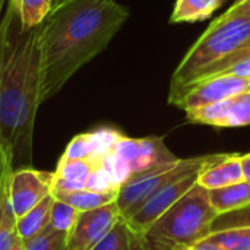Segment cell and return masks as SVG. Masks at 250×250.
<instances>
[{
  "instance_id": "obj_8",
  "label": "cell",
  "mask_w": 250,
  "mask_h": 250,
  "mask_svg": "<svg viewBox=\"0 0 250 250\" xmlns=\"http://www.w3.org/2000/svg\"><path fill=\"white\" fill-rule=\"evenodd\" d=\"M113 151L127 163L132 174H139L177 160L160 136L127 138L123 135Z\"/></svg>"
},
{
  "instance_id": "obj_25",
  "label": "cell",
  "mask_w": 250,
  "mask_h": 250,
  "mask_svg": "<svg viewBox=\"0 0 250 250\" xmlns=\"http://www.w3.org/2000/svg\"><path fill=\"white\" fill-rule=\"evenodd\" d=\"M89 135L94 142V154L91 157L97 160H101L105 154L111 152L119 139L123 136V133L114 127H98L89 132Z\"/></svg>"
},
{
  "instance_id": "obj_19",
  "label": "cell",
  "mask_w": 250,
  "mask_h": 250,
  "mask_svg": "<svg viewBox=\"0 0 250 250\" xmlns=\"http://www.w3.org/2000/svg\"><path fill=\"white\" fill-rule=\"evenodd\" d=\"M101 164V160L97 158H85V160H66L60 157L57 163V168L54 171V177L64 179L86 188V180L89 174Z\"/></svg>"
},
{
  "instance_id": "obj_17",
  "label": "cell",
  "mask_w": 250,
  "mask_h": 250,
  "mask_svg": "<svg viewBox=\"0 0 250 250\" xmlns=\"http://www.w3.org/2000/svg\"><path fill=\"white\" fill-rule=\"evenodd\" d=\"M25 29L41 25L53 10L51 0H9Z\"/></svg>"
},
{
  "instance_id": "obj_18",
  "label": "cell",
  "mask_w": 250,
  "mask_h": 250,
  "mask_svg": "<svg viewBox=\"0 0 250 250\" xmlns=\"http://www.w3.org/2000/svg\"><path fill=\"white\" fill-rule=\"evenodd\" d=\"M117 195H119L117 192L100 193V192H92V190L83 189V190H78V192H72V193H56V195H53V198L73 207L79 212H85V211L97 209L100 207L116 202Z\"/></svg>"
},
{
  "instance_id": "obj_36",
  "label": "cell",
  "mask_w": 250,
  "mask_h": 250,
  "mask_svg": "<svg viewBox=\"0 0 250 250\" xmlns=\"http://www.w3.org/2000/svg\"><path fill=\"white\" fill-rule=\"evenodd\" d=\"M4 1H6V0H0V13H1V7H3V4H4Z\"/></svg>"
},
{
  "instance_id": "obj_12",
  "label": "cell",
  "mask_w": 250,
  "mask_h": 250,
  "mask_svg": "<svg viewBox=\"0 0 250 250\" xmlns=\"http://www.w3.org/2000/svg\"><path fill=\"white\" fill-rule=\"evenodd\" d=\"M243 180V170L239 154H227L220 161L204 168L198 176V183L207 190L230 186Z\"/></svg>"
},
{
  "instance_id": "obj_5",
  "label": "cell",
  "mask_w": 250,
  "mask_h": 250,
  "mask_svg": "<svg viewBox=\"0 0 250 250\" xmlns=\"http://www.w3.org/2000/svg\"><path fill=\"white\" fill-rule=\"evenodd\" d=\"M226 155L227 154H211L192 158H177L173 163L151 168L139 174H133L120 188L116 199L122 218H130L155 192H158L166 185L192 173H199Z\"/></svg>"
},
{
  "instance_id": "obj_2",
  "label": "cell",
  "mask_w": 250,
  "mask_h": 250,
  "mask_svg": "<svg viewBox=\"0 0 250 250\" xmlns=\"http://www.w3.org/2000/svg\"><path fill=\"white\" fill-rule=\"evenodd\" d=\"M129 18L117 0H67L41 23V100L56 95L88 62L107 48Z\"/></svg>"
},
{
  "instance_id": "obj_11",
  "label": "cell",
  "mask_w": 250,
  "mask_h": 250,
  "mask_svg": "<svg viewBox=\"0 0 250 250\" xmlns=\"http://www.w3.org/2000/svg\"><path fill=\"white\" fill-rule=\"evenodd\" d=\"M186 119L195 125H207L214 127L250 126V91L212 105L186 111Z\"/></svg>"
},
{
  "instance_id": "obj_29",
  "label": "cell",
  "mask_w": 250,
  "mask_h": 250,
  "mask_svg": "<svg viewBox=\"0 0 250 250\" xmlns=\"http://www.w3.org/2000/svg\"><path fill=\"white\" fill-rule=\"evenodd\" d=\"M246 56H250V38L240 47V48H237L236 51H233L231 54H229L227 57H224L223 60H220L218 63H215L214 66H211L198 81H202V79H207V78H211V76H215V75H218V73H221L226 67H229L230 64H233L234 62H237V60H240V59H243V57H246ZM196 81V82H198Z\"/></svg>"
},
{
  "instance_id": "obj_4",
  "label": "cell",
  "mask_w": 250,
  "mask_h": 250,
  "mask_svg": "<svg viewBox=\"0 0 250 250\" xmlns=\"http://www.w3.org/2000/svg\"><path fill=\"white\" fill-rule=\"evenodd\" d=\"M250 38V18H217L179 63L170 82L168 101L195 83L211 66L240 48Z\"/></svg>"
},
{
  "instance_id": "obj_28",
  "label": "cell",
  "mask_w": 250,
  "mask_h": 250,
  "mask_svg": "<svg viewBox=\"0 0 250 250\" xmlns=\"http://www.w3.org/2000/svg\"><path fill=\"white\" fill-rule=\"evenodd\" d=\"M86 189L92 190V192H100V193H111V192L119 193V189L113 185L110 173L105 170V167L103 164H100L89 174V177L86 180Z\"/></svg>"
},
{
  "instance_id": "obj_33",
  "label": "cell",
  "mask_w": 250,
  "mask_h": 250,
  "mask_svg": "<svg viewBox=\"0 0 250 250\" xmlns=\"http://www.w3.org/2000/svg\"><path fill=\"white\" fill-rule=\"evenodd\" d=\"M176 250H221L218 249L217 246H212L209 243H204V242H196L195 245L190 246H185V248H179Z\"/></svg>"
},
{
  "instance_id": "obj_26",
  "label": "cell",
  "mask_w": 250,
  "mask_h": 250,
  "mask_svg": "<svg viewBox=\"0 0 250 250\" xmlns=\"http://www.w3.org/2000/svg\"><path fill=\"white\" fill-rule=\"evenodd\" d=\"M101 164L105 167V170L110 173L113 185L120 190V188L133 176L130 171V167L127 166L126 161H123L114 151L105 154L101 158Z\"/></svg>"
},
{
  "instance_id": "obj_7",
  "label": "cell",
  "mask_w": 250,
  "mask_h": 250,
  "mask_svg": "<svg viewBox=\"0 0 250 250\" xmlns=\"http://www.w3.org/2000/svg\"><path fill=\"white\" fill-rule=\"evenodd\" d=\"M199 173H192L189 176H185L179 180L166 185L158 192H155L130 218L125 220L138 240L168 208H171L198 183Z\"/></svg>"
},
{
  "instance_id": "obj_30",
  "label": "cell",
  "mask_w": 250,
  "mask_h": 250,
  "mask_svg": "<svg viewBox=\"0 0 250 250\" xmlns=\"http://www.w3.org/2000/svg\"><path fill=\"white\" fill-rule=\"evenodd\" d=\"M218 75H231V76H239V78L248 79V78H250V56H246V57L234 62L233 64L226 67ZM218 75H215V76H218Z\"/></svg>"
},
{
  "instance_id": "obj_21",
  "label": "cell",
  "mask_w": 250,
  "mask_h": 250,
  "mask_svg": "<svg viewBox=\"0 0 250 250\" xmlns=\"http://www.w3.org/2000/svg\"><path fill=\"white\" fill-rule=\"evenodd\" d=\"M199 242L209 243L221 250H250V227L211 233Z\"/></svg>"
},
{
  "instance_id": "obj_10",
  "label": "cell",
  "mask_w": 250,
  "mask_h": 250,
  "mask_svg": "<svg viewBox=\"0 0 250 250\" xmlns=\"http://www.w3.org/2000/svg\"><path fill=\"white\" fill-rule=\"evenodd\" d=\"M54 173L40 171L32 167L15 170L10 174L9 198L16 218L25 215L51 193Z\"/></svg>"
},
{
  "instance_id": "obj_3",
  "label": "cell",
  "mask_w": 250,
  "mask_h": 250,
  "mask_svg": "<svg viewBox=\"0 0 250 250\" xmlns=\"http://www.w3.org/2000/svg\"><path fill=\"white\" fill-rule=\"evenodd\" d=\"M217 215L208 190L196 183L138 242L142 250H176L190 246L209 234V226Z\"/></svg>"
},
{
  "instance_id": "obj_9",
  "label": "cell",
  "mask_w": 250,
  "mask_h": 250,
  "mask_svg": "<svg viewBox=\"0 0 250 250\" xmlns=\"http://www.w3.org/2000/svg\"><path fill=\"white\" fill-rule=\"evenodd\" d=\"M122 218L116 202L97 209L79 212L78 220L67 234L66 250H91Z\"/></svg>"
},
{
  "instance_id": "obj_22",
  "label": "cell",
  "mask_w": 250,
  "mask_h": 250,
  "mask_svg": "<svg viewBox=\"0 0 250 250\" xmlns=\"http://www.w3.org/2000/svg\"><path fill=\"white\" fill-rule=\"evenodd\" d=\"M79 211L75 209L73 207L54 199L53 207H51V214H50V227L59 233L69 234L70 230L73 229L76 220H78Z\"/></svg>"
},
{
  "instance_id": "obj_13",
  "label": "cell",
  "mask_w": 250,
  "mask_h": 250,
  "mask_svg": "<svg viewBox=\"0 0 250 250\" xmlns=\"http://www.w3.org/2000/svg\"><path fill=\"white\" fill-rule=\"evenodd\" d=\"M12 170L0 160V250H10L18 239L16 215L9 198V182Z\"/></svg>"
},
{
  "instance_id": "obj_1",
  "label": "cell",
  "mask_w": 250,
  "mask_h": 250,
  "mask_svg": "<svg viewBox=\"0 0 250 250\" xmlns=\"http://www.w3.org/2000/svg\"><path fill=\"white\" fill-rule=\"evenodd\" d=\"M41 25L25 29L7 3L0 19V160L12 170L31 167L35 116L41 100Z\"/></svg>"
},
{
  "instance_id": "obj_20",
  "label": "cell",
  "mask_w": 250,
  "mask_h": 250,
  "mask_svg": "<svg viewBox=\"0 0 250 250\" xmlns=\"http://www.w3.org/2000/svg\"><path fill=\"white\" fill-rule=\"evenodd\" d=\"M91 250H142L127 223L120 218L116 226Z\"/></svg>"
},
{
  "instance_id": "obj_31",
  "label": "cell",
  "mask_w": 250,
  "mask_h": 250,
  "mask_svg": "<svg viewBox=\"0 0 250 250\" xmlns=\"http://www.w3.org/2000/svg\"><path fill=\"white\" fill-rule=\"evenodd\" d=\"M236 16H245L250 18V0L245 1H236L227 12H224L221 16V19H227V18H236Z\"/></svg>"
},
{
  "instance_id": "obj_32",
  "label": "cell",
  "mask_w": 250,
  "mask_h": 250,
  "mask_svg": "<svg viewBox=\"0 0 250 250\" xmlns=\"http://www.w3.org/2000/svg\"><path fill=\"white\" fill-rule=\"evenodd\" d=\"M242 170H243V180L250 185V154L240 155Z\"/></svg>"
},
{
  "instance_id": "obj_6",
  "label": "cell",
  "mask_w": 250,
  "mask_h": 250,
  "mask_svg": "<svg viewBox=\"0 0 250 250\" xmlns=\"http://www.w3.org/2000/svg\"><path fill=\"white\" fill-rule=\"evenodd\" d=\"M249 91V79L231 75H218L192 83L168 103L185 111H190Z\"/></svg>"
},
{
  "instance_id": "obj_34",
  "label": "cell",
  "mask_w": 250,
  "mask_h": 250,
  "mask_svg": "<svg viewBox=\"0 0 250 250\" xmlns=\"http://www.w3.org/2000/svg\"><path fill=\"white\" fill-rule=\"evenodd\" d=\"M10 250H23V242L18 237V239L15 240V243H13V246H12V249Z\"/></svg>"
},
{
  "instance_id": "obj_24",
  "label": "cell",
  "mask_w": 250,
  "mask_h": 250,
  "mask_svg": "<svg viewBox=\"0 0 250 250\" xmlns=\"http://www.w3.org/2000/svg\"><path fill=\"white\" fill-rule=\"evenodd\" d=\"M66 239L67 234L47 226L40 234L23 242V250H66Z\"/></svg>"
},
{
  "instance_id": "obj_27",
  "label": "cell",
  "mask_w": 250,
  "mask_h": 250,
  "mask_svg": "<svg viewBox=\"0 0 250 250\" xmlns=\"http://www.w3.org/2000/svg\"><path fill=\"white\" fill-rule=\"evenodd\" d=\"M94 154V142L89 132L76 135L66 146L64 154L62 155L66 160H85Z\"/></svg>"
},
{
  "instance_id": "obj_14",
  "label": "cell",
  "mask_w": 250,
  "mask_h": 250,
  "mask_svg": "<svg viewBox=\"0 0 250 250\" xmlns=\"http://www.w3.org/2000/svg\"><path fill=\"white\" fill-rule=\"evenodd\" d=\"M54 198L50 193L40 204H37L32 209H29L25 215L19 217L16 221L18 237L22 242H26L37 234H40L50 224V214Z\"/></svg>"
},
{
  "instance_id": "obj_35",
  "label": "cell",
  "mask_w": 250,
  "mask_h": 250,
  "mask_svg": "<svg viewBox=\"0 0 250 250\" xmlns=\"http://www.w3.org/2000/svg\"><path fill=\"white\" fill-rule=\"evenodd\" d=\"M51 1H53V7H56V6H60L62 3L67 1V0H51Z\"/></svg>"
},
{
  "instance_id": "obj_37",
  "label": "cell",
  "mask_w": 250,
  "mask_h": 250,
  "mask_svg": "<svg viewBox=\"0 0 250 250\" xmlns=\"http://www.w3.org/2000/svg\"><path fill=\"white\" fill-rule=\"evenodd\" d=\"M236 1H245V0H236Z\"/></svg>"
},
{
  "instance_id": "obj_23",
  "label": "cell",
  "mask_w": 250,
  "mask_h": 250,
  "mask_svg": "<svg viewBox=\"0 0 250 250\" xmlns=\"http://www.w3.org/2000/svg\"><path fill=\"white\" fill-rule=\"evenodd\" d=\"M243 227H250V202L239 209L217 215L209 226V234L223 230L243 229Z\"/></svg>"
},
{
  "instance_id": "obj_15",
  "label": "cell",
  "mask_w": 250,
  "mask_h": 250,
  "mask_svg": "<svg viewBox=\"0 0 250 250\" xmlns=\"http://www.w3.org/2000/svg\"><path fill=\"white\" fill-rule=\"evenodd\" d=\"M209 202L215 212L226 214L239 209L250 202V185L246 182L234 183L230 186L208 190Z\"/></svg>"
},
{
  "instance_id": "obj_16",
  "label": "cell",
  "mask_w": 250,
  "mask_h": 250,
  "mask_svg": "<svg viewBox=\"0 0 250 250\" xmlns=\"http://www.w3.org/2000/svg\"><path fill=\"white\" fill-rule=\"evenodd\" d=\"M226 0H177L170 16L171 23L201 22L208 19Z\"/></svg>"
},
{
  "instance_id": "obj_38",
  "label": "cell",
  "mask_w": 250,
  "mask_h": 250,
  "mask_svg": "<svg viewBox=\"0 0 250 250\" xmlns=\"http://www.w3.org/2000/svg\"><path fill=\"white\" fill-rule=\"evenodd\" d=\"M248 79H249V83H250V78H248Z\"/></svg>"
}]
</instances>
